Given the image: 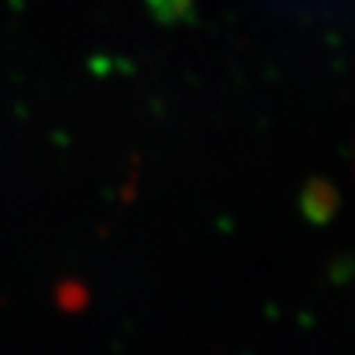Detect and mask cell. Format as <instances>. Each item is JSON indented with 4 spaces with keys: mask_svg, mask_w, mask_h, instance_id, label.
Listing matches in <instances>:
<instances>
[]
</instances>
